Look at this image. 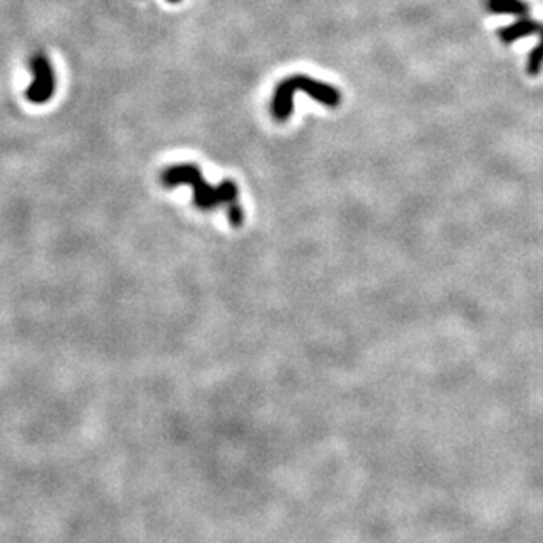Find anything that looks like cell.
Masks as SVG:
<instances>
[{
  "label": "cell",
  "instance_id": "obj_4",
  "mask_svg": "<svg viewBox=\"0 0 543 543\" xmlns=\"http://www.w3.org/2000/svg\"><path fill=\"white\" fill-rule=\"evenodd\" d=\"M537 32H543V25L524 18V20H520L517 21V24L508 26V29L501 30L499 37L503 43H514V41L520 39V37L529 36V34H537Z\"/></svg>",
  "mask_w": 543,
  "mask_h": 543
},
{
  "label": "cell",
  "instance_id": "obj_1",
  "mask_svg": "<svg viewBox=\"0 0 543 543\" xmlns=\"http://www.w3.org/2000/svg\"><path fill=\"white\" fill-rule=\"evenodd\" d=\"M162 183L166 187L190 185L193 188V203L201 210H213L218 204H229V216L233 225H241L243 213L238 204V187L233 181H223L220 187H211L201 174L199 167L193 164L173 166L162 174Z\"/></svg>",
  "mask_w": 543,
  "mask_h": 543
},
{
  "label": "cell",
  "instance_id": "obj_3",
  "mask_svg": "<svg viewBox=\"0 0 543 543\" xmlns=\"http://www.w3.org/2000/svg\"><path fill=\"white\" fill-rule=\"evenodd\" d=\"M30 67H32L34 72V83L26 90V98L30 102H36V104L49 101L53 92H55V76H53V69L46 56H34Z\"/></svg>",
  "mask_w": 543,
  "mask_h": 543
},
{
  "label": "cell",
  "instance_id": "obj_7",
  "mask_svg": "<svg viewBox=\"0 0 543 543\" xmlns=\"http://www.w3.org/2000/svg\"><path fill=\"white\" fill-rule=\"evenodd\" d=\"M169 2H178V0H169Z\"/></svg>",
  "mask_w": 543,
  "mask_h": 543
},
{
  "label": "cell",
  "instance_id": "obj_6",
  "mask_svg": "<svg viewBox=\"0 0 543 543\" xmlns=\"http://www.w3.org/2000/svg\"><path fill=\"white\" fill-rule=\"evenodd\" d=\"M542 66H543V37L540 44L531 51L529 62H527V72H529V74H538L542 69Z\"/></svg>",
  "mask_w": 543,
  "mask_h": 543
},
{
  "label": "cell",
  "instance_id": "obj_2",
  "mask_svg": "<svg viewBox=\"0 0 543 543\" xmlns=\"http://www.w3.org/2000/svg\"><path fill=\"white\" fill-rule=\"evenodd\" d=\"M298 90H303L318 102L325 106H338L341 101V95L336 88L328 83L317 81V79L306 78V76H294V78L285 79L282 85H278L273 98V115L276 120H287L292 115L294 108V93Z\"/></svg>",
  "mask_w": 543,
  "mask_h": 543
},
{
  "label": "cell",
  "instance_id": "obj_5",
  "mask_svg": "<svg viewBox=\"0 0 543 543\" xmlns=\"http://www.w3.org/2000/svg\"><path fill=\"white\" fill-rule=\"evenodd\" d=\"M487 9L497 14H527L529 7L524 0H487Z\"/></svg>",
  "mask_w": 543,
  "mask_h": 543
}]
</instances>
